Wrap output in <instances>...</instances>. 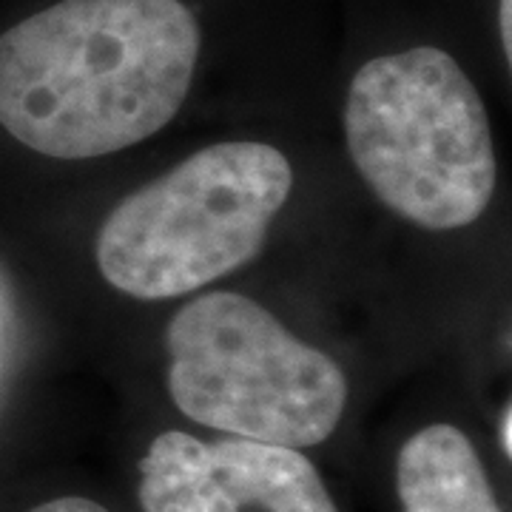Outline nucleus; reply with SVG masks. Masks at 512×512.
Listing matches in <instances>:
<instances>
[{
  "instance_id": "obj_1",
  "label": "nucleus",
  "mask_w": 512,
  "mask_h": 512,
  "mask_svg": "<svg viewBox=\"0 0 512 512\" xmlns=\"http://www.w3.org/2000/svg\"><path fill=\"white\" fill-rule=\"evenodd\" d=\"M200 49L180 0H60L0 35V126L57 160L137 146L183 109Z\"/></svg>"
},
{
  "instance_id": "obj_2",
  "label": "nucleus",
  "mask_w": 512,
  "mask_h": 512,
  "mask_svg": "<svg viewBox=\"0 0 512 512\" xmlns=\"http://www.w3.org/2000/svg\"><path fill=\"white\" fill-rule=\"evenodd\" d=\"M345 137L373 194L427 231L476 222L498 163L473 80L433 46L373 57L350 83Z\"/></svg>"
},
{
  "instance_id": "obj_3",
  "label": "nucleus",
  "mask_w": 512,
  "mask_h": 512,
  "mask_svg": "<svg viewBox=\"0 0 512 512\" xmlns=\"http://www.w3.org/2000/svg\"><path fill=\"white\" fill-rule=\"evenodd\" d=\"M293 168L265 143H220L128 194L97 237V268L134 299H171L251 262Z\"/></svg>"
},
{
  "instance_id": "obj_4",
  "label": "nucleus",
  "mask_w": 512,
  "mask_h": 512,
  "mask_svg": "<svg viewBox=\"0 0 512 512\" xmlns=\"http://www.w3.org/2000/svg\"><path fill=\"white\" fill-rule=\"evenodd\" d=\"M165 348L171 399L205 427L299 450L330 439L342 421V367L242 293L188 302L165 330Z\"/></svg>"
},
{
  "instance_id": "obj_5",
  "label": "nucleus",
  "mask_w": 512,
  "mask_h": 512,
  "mask_svg": "<svg viewBox=\"0 0 512 512\" xmlns=\"http://www.w3.org/2000/svg\"><path fill=\"white\" fill-rule=\"evenodd\" d=\"M137 495L143 512H339L299 450L180 430L151 441Z\"/></svg>"
},
{
  "instance_id": "obj_6",
  "label": "nucleus",
  "mask_w": 512,
  "mask_h": 512,
  "mask_svg": "<svg viewBox=\"0 0 512 512\" xmlns=\"http://www.w3.org/2000/svg\"><path fill=\"white\" fill-rule=\"evenodd\" d=\"M402 512H501L473 441L453 424H430L396 461Z\"/></svg>"
},
{
  "instance_id": "obj_7",
  "label": "nucleus",
  "mask_w": 512,
  "mask_h": 512,
  "mask_svg": "<svg viewBox=\"0 0 512 512\" xmlns=\"http://www.w3.org/2000/svg\"><path fill=\"white\" fill-rule=\"evenodd\" d=\"M32 512H109L106 507H100L92 498H83V495H63L55 501H46Z\"/></svg>"
},
{
  "instance_id": "obj_8",
  "label": "nucleus",
  "mask_w": 512,
  "mask_h": 512,
  "mask_svg": "<svg viewBox=\"0 0 512 512\" xmlns=\"http://www.w3.org/2000/svg\"><path fill=\"white\" fill-rule=\"evenodd\" d=\"M498 26H501V40L507 60H512V0H501L498 6Z\"/></svg>"
},
{
  "instance_id": "obj_9",
  "label": "nucleus",
  "mask_w": 512,
  "mask_h": 512,
  "mask_svg": "<svg viewBox=\"0 0 512 512\" xmlns=\"http://www.w3.org/2000/svg\"><path fill=\"white\" fill-rule=\"evenodd\" d=\"M498 439H501V447H504V456H512V407L507 404L504 413H501V424H498Z\"/></svg>"
}]
</instances>
